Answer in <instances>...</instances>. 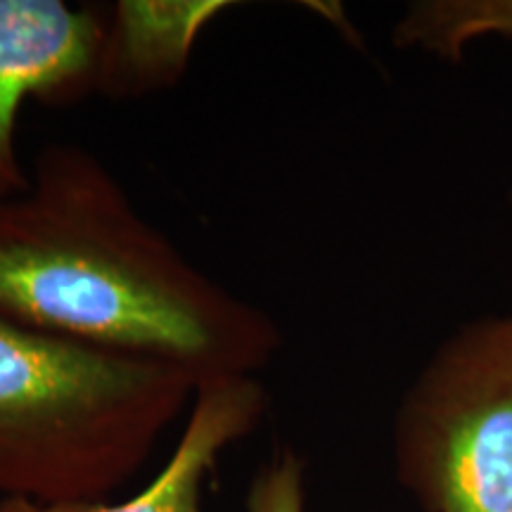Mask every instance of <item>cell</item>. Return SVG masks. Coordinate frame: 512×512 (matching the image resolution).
<instances>
[{
    "label": "cell",
    "instance_id": "6da1fadb",
    "mask_svg": "<svg viewBox=\"0 0 512 512\" xmlns=\"http://www.w3.org/2000/svg\"><path fill=\"white\" fill-rule=\"evenodd\" d=\"M0 318L200 384L256 377L283 347L271 313L192 264L76 143L43 145L27 188L0 200Z\"/></svg>",
    "mask_w": 512,
    "mask_h": 512
},
{
    "label": "cell",
    "instance_id": "7a4b0ae2",
    "mask_svg": "<svg viewBox=\"0 0 512 512\" xmlns=\"http://www.w3.org/2000/svg\"><path fill=\"white\" fill-rule=\"evenodd\" d=\"M200 382L0 318V498L107 501L190 413Z\"/></svg>",
    "mask_w": 512,
    "mask_h": 512
},
{
    "label": "cell",
    "instance_id": "3957f363",
    "mask_svg": "<svg viewBox=\"0 0 512 512\" xmlns=\"http://www.w3.org/2000/svg\"><path fill=\"white\" fill-rule=\"evenodd\" d=\"M394 470L425 512H512V313L465 323L415 375Z\"/></svg>",
    "mask_w": 512,
    "mask_h": 512
},
{
    "label": "cell",
    "instance_id": "277c9868",
    "mask_svg": "<svg viewBox=\"0 0 512 512\" xmlns=\"http://www.w3.org/2000/svg\"><path fill=\"white\" fill-rule=\"evenodd\" d=\"M102 15L62 0H0V200L29 185L17 145L27 102H69L91 93Z\"/></svg>",
    "mask_w": 512,
    "mask_h": 512
},
{
    "label": "cell",
    "instance_id": "5b68a950",
    "mask_svg": "<svg viewBox=\"0 0 512 512\" xmlns=\"http://www.w3.org/2000/svg\"><path fill=\"white\" fill-rule=\"evenodd\" d=\"M268 396L259 377H223L197 387L183 432L164 465L124 498L38 503L0 498V512H204L207 489L226 453L264 420Z\"/></svg>",
    "mask_w": 512,
    "mask_h": 512
},
{
    "label": "cell",
    "instance_id": "8992f818",
    "mask_svg": "<svg viewBox=\"0 0 512 512\" xmlns=\"http://www.w3.org/2000/svg\"><path fill=\"white\" fill-rule=\"evenodd\" d=\"M233 8L230 0H117L102 17L91 91L133 100L176 86L204 31Z\"/></svg>",
    "mask_w": 512,
    "mask_h": 512
},
{
    "label": "cell",
    "instance_id": "52a82bcc",
    "mask_svg": "<svg viewBox=\"0 0 512 512\" xmlns=\"http://www.w3.org/2000/svg\"><path fill=\"white\" fill-rule=\"evenodd\" d=\"M512 38V0H418L394 24V46L458 62L472 41Z\"/></svg>",
    "mask_w": 512,
    "mask_h": 512
},
{
    "label": "cell",
    "instance_id": "ba28073f",
    "mask_svg": "<svg viewBox=\"0 0 512 512\" xmlns=\"http://www.w3.org/2000/svg\"><path fill=\"white\" fill-rule=\"evenodd\" d=\"M242 512H306V463L292 448H275L249 482Z\"/></svg>",
    "mask_w": 512,
    "mask_h": 512
}]
</instances>
